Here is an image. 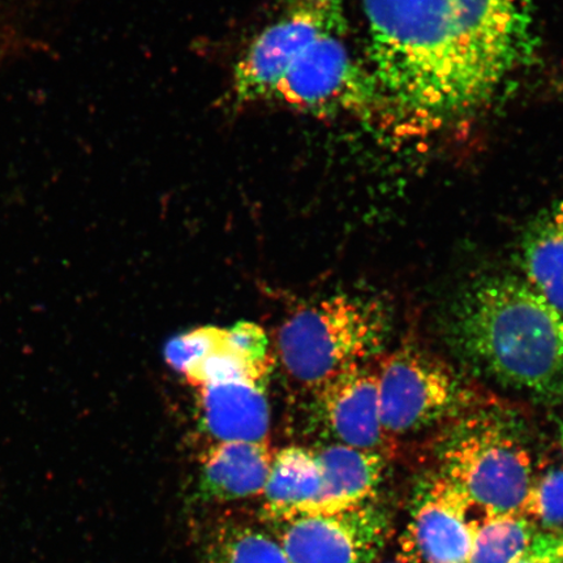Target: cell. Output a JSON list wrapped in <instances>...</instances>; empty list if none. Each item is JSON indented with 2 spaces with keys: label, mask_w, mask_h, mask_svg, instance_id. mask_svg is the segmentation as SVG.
Here are the masks:
<instances>
[{
  "label": "cell",
  "mask_w": 563,
  "mask_h": 563,
  "mask_svg": "<svg viewBox=\"0 0 563 563\" xmlns=\"http://www.w3.org/2000/svg\"><path fill=\"white\" fill-rule=\"evenodd\" d=\"M383 106L443 122L487 101L532 53V0H363Z\"/></svg>",
  "instance_id": "obj_1"
},
{
  "label": "cell",
  "mask_w": 563,
  "mask_h": 563,
  "mask_svg": "<svg viewBox=\"0 0 563 563\" xmlns=\"http://www.w3.org/2000/svg\"><path fill=\"white\" fill-rule=\"evenodd\" d=\"M453 335L460 350L499 383L547 393L563 372V316L514 277L470 287L457 301Z\"/></svg>",
  "instance_id": "obj_2"
},
{
  "label": "cell",
  "mask_w": 563,
  "mask_h": 563,
  "mask_svg": "<svg viewBox=\"0 0 563 563\" xmlns=\"http://www.w3.org/2000/svg\"><path fill=\"white\" fill-rule=\"evenodd\" d=\"M390 313L382 301L334 295L295 312L278 333V355L295 383L316 391L383 351Z\"/></svg>",
  "instance_id": "obj_3"
},
{
  "label": "cell",
  "mask_w": 563,
  "mask_h": 563,
  "mask_svg": "<svg viewBox=\"0 0 563 563\" xmlns=\"http://www.w3.org/2000/svg\"><path fill=\"white\" fill-rule=\"evenodd\" d=\"M442 476L466 498L478 522L526 517L534 483L531 456L511 433L493 422L464 428L449 443Z\"/></svg>",
  "instance_id": "obj_4"
},
{
  "label": "cell",
  "mask_w": 563,
  "mask_h": 563,
  "mask_svg": "<svg viewBox=\"0 0 563 563\" xmlns=\"http://www.w3.org/2000/svg\"><path fill=\"white\" fill-rule=\"evenodd\" d=\"M347 24L316 35L292 56L266 103L312 117L367 115L383 106L369 70L352 55Z\"/></svg>",
  "instance_id": "obj_5"
},
{
  "label": "cell",
  "mask_w": 563,
  "mask_h": 563,
  "mask_svg": "<svg viewBox=\"0 0 563 563\" xmlns=\"http://www.w3.org/2000/svg\"><path fill=\"white\" fill-rule=\"evenodd\" d=\"M346 0H286L279 15L267 24L232 69L230 104L266 103L287 63L322 32L346 25Z\"/></svg>",
  "instance_id": "obj_6"
},
{
  "label": "cell",
  "mask_w": 563,
  "mask_h": 563,
  "mask_svg": "<svg viewBox=\"0 0 563 563\" xmlns=\"http://www.w3.org/2000/svg\"><path fill=\"white\" fill-rule=\"evenodd\" d=\"M460 396L452 371L424 352L399 350L378 368L379 417L389 438L433 424L453 410Z\"/></svg>",
  "instance_id": "obj_7"
},
{
  "label": "cell",
  "mask_w": 563,
  "mask_h": 563,
  "mask_svg": "<svg viewBox=\"0 0 563 563\" xmlns=\"http://www.w3.org/2000/svg\"><path fill=\"white\" fill-rule=\"evenodd\" d=\"M269 523L291 563H371L386 539L384 514L369 503Z\"/></svg>",
  "instance_id": "obj_8"
},
{
  "label": "cell",
  "mask_w": 563,
  "mask_h": 563,
  "mask_svg": "<svg viewBox=\"0 0 563 563\" xmlns=\"http://www.w3.org/2000/svg\"><path fill=\"white\" fill-rule=\"evenodd\" d=\"M466 498L441 476L429 485L400 538L402 563H468L476 526Z\"/></svg>",
  "instance_id": "obj_9"
},
{
  "label": "cell",
  "mask_w": 563,
  "mask_h": 563,
  "mask_svg": "<svg viewBox=\"0 0 563 563\" xmlns=\"http://www.w3.org/2000/svg\"><path fill=\"white\" fill-rule=\"evenodd\" d=\"M314 393L338 443L384 454L389 435L379 417L378 369L371 362L341 372Z\"/></svg>",
  "instance_id": "obj_10"
},
{
  "label": "cell",
  "mask_w": 563,
  "mask_h": 563,
  "mask_svg": "<svg viewBox=\"0 0 563 563\" xmlns=\"http://www.w3.org/2000/svg\"><path fill=\"white\" fill-rule=\"evenodd\" d=\"M197 397L202 429L213 443L267 440L272 417L265 384H211L197 387Z\"/></svg>",
  "instance_id": "obj_11"
},
{
  "label": "cell",
  "mask_w": 563,
  "mask_h": 563,
  "mask_svg": "<svg viewBox=\"0 0 563 563\" xmlns=\"http://www.w3.org/2000/svg\"><path fill=\"white\" fill-rule=\"evenodd\" d=\"M274 453L267 440L213 443L201 457V498L231 503L262 496Z\"/></svg>",
  "instance_id": "obj_12"
},
{
  "label": "cell",
  "mask_w": 563,
  "mask_h": 563,
  "mask_svg": "<svg viewBox=\"0 0 563 563\" xmlns=\"http://www.w3.org/2000/svg\"><path fill=\"white\" fill-rule=\"evenodd\" d=\"M313 452L322 477L321 498L313 512L341 511L369 503L383 478L384 454L338 442Z\"/></svg>",
  "instance_id": "obj_13"
},
{
  "label": "cell",
  "mask_w": 563,
  "mask_h": 563,
  "mask_svg": "<svg viewBox=\"0 0 563 563\" xmlns=\"http://www.w3.org/2000/svg\"><path fill=\"white\" fill-rule=\"evenodd\" d=\"M322 493V477L313 449L287 446L274 453L263 492L267 522L313 512Z\"/></svg>",
  "instance_id": "obj_14"
},
{
  "label": "cell",
  "mask_w": 563,
  "mask_h": 563,
  "mask_svg": "<svg viewBox=\"0 0 563 563\" xmlns=\"http://www.w3.org/2000/svg\"><path fill=\"white\" fill-rule=\"evenodd\" d=\"M523 266L528 284L563 313V200L528 232Z\"/></svg>",
  "instance_id": "obj_15"
},
{
  "label": "cell",
  "mask_w": 563,
  "mask_h": 563,
  "mask_svg": "<svg viewBox=\"0 0 563 563\" xmlns=\"http://www.w3.org/2000/svg\"><path fill=\"white\" fill-rule=\"evenodd\" d=\"M203 563H291L276 537L245 523H224L211 534Z\"/></svg>",
  "instance_id": "obj_16"
},
{
  "label": "cell",
  "mask_w": 563,
  "mask_h": 563,
  "mask_svg": "<svg viewBox=\"0 0 563 563\" xmlns=\"http://www.w3.org/2000/svg\"><path fill=\"white\" fill-rule=\"evenodd\" d=\"M539 532L523 516L483 519L475 528L468 563H511Z\"/></svg>",
  "instance_id": "obj_17"
},
{
  "label": "cell",
  "mask_w": 563,
  "mask_h": 563,
  "mask_svg": "<svg viewBox=\"0 0 563 563\" xmlns=\"http://www.w3.org/2000/svg\"><path fill=\"white\" fill-rule=\"evenodd\" d=\"M526 517L544 532L563 534V468L549 470L534 481Z\"/></svg>",
  "instance_id": "obj_18"
},
{
  "label": "cell",
  "mask_w": 563,
  "mask_h": 563,
  "mask_svg": "<svg viewBox=\"0 0 563 563\" xmlns=\"http://www.w3.org/2000/svg\"><path fill=\"white\" fill-rule=\"evenodd\" d=\"M227 340V329L202 327L176 335L165 349L166 362L176 372L185 373Z\"/></svg>",
  "instance_id": "obj_19"
},
{
  "label": "cell",
  "mask_w": 563,
  "mask_h": 563,
  "mask_svg": "<svg viewBox=\"0 0 563 563\" xmlns=\"http://www.w3.org/2000/svg\"><path fill=\"white\" fill-rule=\"evenodd\" d=\"M229 346L241 355L253 368L271 376L273 358L269 350V340L262 327L253 322H238L227 329Z\"/></svg>",
  "instance_id": "obj_20"
},
{
  "label": "cell",
  "mask_w": 563,
  "mask_h": 563,
  "mask_svg": "<svg viewBox=\"0 0 563 563\" xmlns=\"http://www.w3.org/2000/svg\"><path fill=\"white\" fill-rule=\"evenodd\" d=\"M511 563H563V534L539 531L530 547Z\"/></svg>",
  "instance_id": "obj_21"
},
{
  "label": "cell",
  "mask_w": 563,
  "mask_h": 563,
  "mask_svg": "<svg viewBox=\"0 0 563 563\" xmlns=\"http://www.w3.org/2000/svg\"><path fill=\"white\" fill-rule=\"evenodd\" d=\"M562 448H563V432H562Z\"/></svg>",
  "instance_id": "obj_22"
},
{
  "label": "cell",
  "mask_w": 563,
  "mask_h": 563,
  "mask_svg": "<svg viewBox=\"0 0 563 563\" xmlns=\"http://www.w3.org/2000/svg\"><path fill=\"white\" fill-rule=\"evenodd\" d=\"M396 563H402V562H396Z\"/></svg>",
  "instance_id": "obj_23"
}]
</instances>
